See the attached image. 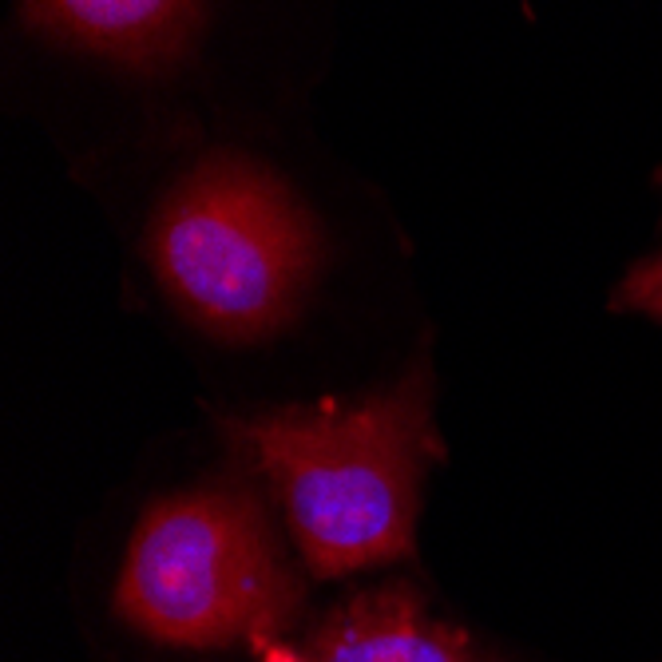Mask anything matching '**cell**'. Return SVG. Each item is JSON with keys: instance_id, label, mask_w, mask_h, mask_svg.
<instances>
[{"instance_id": "1", "label": "cell", "mask_w": 662, "mask_h": 662, "mask_svg": "<svg viewBox=\"0 0 662 662\" xmlns=\"http://www.w3.org/2000/svg\"><path fill=\"white\" fill-rule=\"evenodd\" d=\"M230 437L274 484L314 575L413 555L421 472L441 456L425 361L365 401L266 413Z\"/></svg>"}, {"instance_id": "2", "label": "cell", "mask_w": 662, "mask_h": 662, "mask_svg": "<svg viewBox=\"0 0 662 662\" xmlns=\"http://www.w3.org/2000/svg\"><path fill=\"white\" fill-rule=\"evenodd\" d=\"M151 258L195 326L226 341H258L282 330L310 294L322 230L270 167L211 155L159 203Z\"/></svg>"}, {"instance_id": "3", "label": "cell", "mask_w": 662, "mask_h": 662, "mask_svg": "<svg viewBox=\"0 0 662 662\" xmlns=\"http://www.w3.org/2000/svg\"><path fill=\"white\" fill-rule=\"evenodd\" d=\"M298 607V579L238 484L151 504L115 583V611L155 643H266Z\"/></svg>"}, {"instance_id": "4", "label": "cell", "mask_w": 662, "mask_h": 662, "mask_svg": "<svg viewBox=\"0 0 662 662\" xmlns=\"http://www.w3.org/2000/svg\"><path fill=\"white\" fill-rule=\"evenodd\" d=\"M258 662H484L472 639L429 615L409 583L361 591L314 631L306 647L274 643Z\"/></svg>"}, {"instance_id": "5", "label": "cell", "mask_w": 662, "mask_h": 662, "mask_svg": "<svg viewBox=\"0 0 662 662\" xmlns=\"http://www.w3.org/2000/svg\"><path fill=\"white\" fill-rule=\"evenodd\" d=\"M20 8L44 36L155 76L191 52L207 0H20Z\"/></svg>"}, {"instance_id": "6", "label": "cell", "mask_w": 662, "mask_h": 662, "mask_svg": "<svg viewBox=\"0 0 662 662\" xmlns=\"http://www.w3.org/2000/svg\"><path fill=\"white\" fill-rule=\"evenodd\" d=\"M659 187H662V171H659ZM611 310H627V314H647L662 322V250H655L651 258L635 262L623 282L615 286L611 294Z\"/></svg>"}]
</instances>
